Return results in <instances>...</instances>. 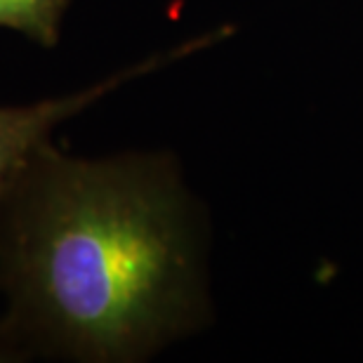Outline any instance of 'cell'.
Masks as SVG:
<instances>
[{
    "instance_id": "cell-1",
    "label": "cell",
    "mask_w": 363,
    "mask_h": 363,
    "mask_svg": "<svg viewBox=\"0 0 363 363\" xmlns=\"http://www.w3.org/2000/svg\"><path fill=\"white\" fill-rule=\"evenodd\" d=\"M189 243L151 163L35 149L0 191L5 325L28 354L128 359L179 321Z\"/></svg>"
},
{
    "instance_id": "cell-2",
    "label": "cell",
    "mask_w": 363,
    "mask_h": 363,
    "mask_svg": "<svg viewBox=\"0 0 363 363\" xmlns=\"http://www.w3.org/2000/svg\"><path fill=\"white\" fill-rule=\"evenodd\" d=\"M135 71L137 69H133V74ZM133 74L128 71V74L108 78L90 90L67 94V97L40 99L28 106H0V191L7 184V179L26 163V158L50 142V135L60 123L85 111L92 101H97L101 94Z\"/></svg>"
},
{
    "instance_id": "cell-3",
    "label": "cell",
    "mask_w": 363,
    "mask_h": 363,
    "mask_svg": "<svg viewBox=\"0 0 363 363\" xmlns=\"http://www.w3.org/2000/svg\"><path fill=\"white\" fill-rule=\"evenodd\" d=\"M71 0H0V28H12L35 45H60L62 21Z\"/></svg>"
}]
</instances>
